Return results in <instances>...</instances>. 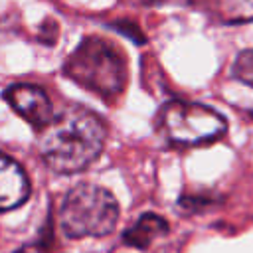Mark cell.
I'll return each instance as SVG.
<instances>
[{"label": "cell", "mask_w": 253, "mask_h": 253, "mask_svg": "<svg viewBox=\"0 0 253 253\" xmlns=\"http://www.w3.org/2000/svg\"><path fill=\"white\" fill-rule=\"evenodd\" d=\"M107 142V126L93 111L69 105L40 130V154L57 174H77L93 164Z\"/></svg>", "instance_id": "1"}, {"label": "cell", "mask_w": 253, "mask_h": 253, "mask_svg": "<svg viewBox=\"0 0 253 253\" xmlns=\"http://www.w3.org/2000/svg\"><path fill=\"white\" fill-rule=\"evenodd\" d=\"M73 83L111 101L123 95L128 79L123 53L103 38H85L65 59L61 69Z\"/></svg>", "instance_id": "2"}, {"label": "cell", "mask_w": 253, "mask_h": 253, "mask_svg": "<svg viewBox=\"0 0 253 253\" xmlns=\"http://www.w3.org/2000/svg\"><path fill=\"white\" fill-rule=\"evenodd\" d=\"M119 221V202L103 186L83 182L73 186L59 208V227L71 239L103 237Z\"/></svg>", "instance_id": "3"}, {"label": "cell", "mask_w": 253, "mask_h": 253, "mask_svg": "<svg viewBox=\"0 0 253 253\" xmlns=\"http://www.w3.org/2000/svg\"><path fill=\"white\" fill-rule=\"evenodd\" d=\"M156 126L174 146L210 144L227 132V121L221 113L208 105L180 99H172L160 107Z\"/></svg>", "instance_id": "4"}, {"label": "cell", "mask_w": 253, "mask_h": 253, "mask_svg": "<svg viewBox=\"0 0 253 253\" xmlns=\"http://www.w3.org/2000/svg\"><path fill=\"white\" fill-rule=\"evenodd\" d=\"M4 101L34 128L43 130L53 119V107L47 93L34 83H14L4 91Z\"/></svg>", "instance_id": "5"}, {"label": "cell", "mask_w": 253, "mask_h": 253, "mask_svg": "<svg viewBox=\"0 0 253 253\" xmlns=\"http://www.w3.org/2000/svg\"><path fill=\"white\" fill-rule=\"evenodd\" d=\"M30 180L24 168L0 152V211L20 208L30 196Z\"/></svg>", "instance_id": "6"}, {"label": "cell", "mask_w": 253, "mask_h": 253, "mask_svg": "<svg viewBox=\"0 0 253 253\" xmlns=\"http://www.w3.org/2000/svg\"><path fill=\"white\" fill-rule=\"evenodd\" d=\"M166 233H168V221L158 213L146 211L123 233V243L134 249H148L154 239L164 237Z\"/></svg>", "instance_id": "7"}, {"label": "cell", "mask_w": 253, "mask_h": 253, "mask_svg": "<svg viewBox=\"0 0 253 253\" xmlns=\"http://www.w3.org/2000/svg\"><path fill=\"white\" fill-rule=\"evenodd\" d=\"M208 12L225 26L249 24L253 22V0H208Z\"/></svg>", "instance_id": "8"}, {"label": "cell", "mask_w": 253, "mask_h": 253, "mask_svg": "<svg viewBox=\"0 0 253 253\" xmlns=\"http://www.w3.org/2000/svg\"><path fill=\"white\" fill-rule=\"evenodd\" d=\"M53 247H55V237H53V223L49 217L42 227L40 235L34 241L24 243L16 253H53Z\"/></svg>", "instance_id": "9"}, {"label": "cell", "mask_w": 253, "mask_h": 253, "mask_svg": "<svg viewBox=\"0 0 253 253\" xmlns=\"http://www.w3.org/2000/svg\"><path fill=\"white\" fill-rule=\"evenodd\" d=\"M231 77L253 89V47H247L237 53L231 65Z\"/></svg>", "instance_id": "10"}, {"label": "cell", "mask_w": 253, "mask_h": 253, "mask_svg": "<svg viewBox=\"0 0 253 253\" xmlns=\"http://www.w3.org/2000/svg\"><path fill=\"white\" fill-rule=\"evenodd\" d=\"M251 115H253V113H251Z\"/></svg>", "instance_id": "11"}]
</instances>
